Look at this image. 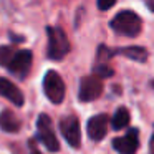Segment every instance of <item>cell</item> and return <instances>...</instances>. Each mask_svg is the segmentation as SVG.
<instances>
[{
  "mask_svg": "<svg viewBox=\"0 0 154 154\" xmlns=\"http://www.w3.org/2000/svg\"><path fill=\"white\" fill-rule=\"evenodd\" d=\"M111 28L124 37L134 38L141 33L143 22L133 10H123L114 15V18L111 20Z\"/></svg>",
  "mask_w": 154,
  "mask_h": 154,
  "instance_id": "6da1fadb",
  "label": "cell"
},
{
  "mask_svg": "<svg viewBox=\"0 0 154 154\" xmlns=\"http://www.w3.org/2000/svg\"><path fill=\"white\" fill-rule=\"evenodd\" d=\"M114 4H116V0H98V8L106 12V10H109Z\"/></svg>",
  "mask_w": 154,
  "mask_h": 154,
  "instance_id": "2e32d148",
  "label": "cell"
},
{
  "mask_svg": "<svg viewBox=\"0 0 154 154\" xmlns=\"http://www.w3.org/2000/svg\"><path fill=\"white\" fill-rule=\"evenodd\" d=\"M32 154H42V152H38L37 149H32Z\"/></svg>",
  "mask_w": 154,
  "mask_h": 154,
  "instance_id": "e0dca14e",
  "label": "cell"
},
{
  "mask_svg": "<svg viewBox=\"0 0 154 154\" xmlns=\"http://www.w3.org/2000/svg\"><path fill=\"white\" fill-rule=\"evenodd\" d=\"M137 146H139V137H137V129L133 128L124 136L116 137L113 141V147L119 154H136Z\"/></svg>",
  "mask_w": 154,
  "mask_h": 154,
  "instance_id": "ba28073f",
  "label": "cell"
},
{
  "mask_svg": "<svg viewBox=\"0 0 154 154\" xmlns=\"http://www.w3.org/2000/svg\"><path fill=\"white\" fill-rule=\"evenodd\" d=\"M32 60H33V55H32L30 50H20V51H15L12 61L8 63V71L12 75L18 78H25L28 75L32 68Z\"/></svg>",
  "mask_w": 154,
  "mask_h": 154,
  "instance_id": "52a82bcc",
  "label": "cell"
},
{
  "mask_svg": "<svg viewBox=\"0 0 154 154\" xmlns=\"http://www.w3.org/2000/svg\"><path fill=\"white\" fill-rule=\"evenodd\" d=\"M14 55H15V51L10 47H0V65L8 66V63L12 61Z\"/></svg>",
  "mask_w": 154,
  "mask_h": 154,
  "instance_id": "5bb4252c",
  "label": "cell"
},
{
  "mask_svg": "<svg viewBox=\"0 0 154 154\" xmlns=\"http://www.w3.org/2000/svg\"><path fill=\"white\" fill-rule=\"evenodd\" d=\"M60 131L63 134V137L66 139V143L71 147L78 149L81 144V131H80V123H78L76 116H66L61 119L60 123Z\"/></svg>",
  "mask_w": 154,
  "mask_h": 154,
  "instance_id": "8992f818",
  "label": "cell"
},
{
  "mask_svg": "<svg viewBox=\"0 0 154 154\" xmlns=\"http://www.w3.org/2000/svg\"><path fill=\"white\" fill-rule=\"evenodd\" d=\"M48 58L50 60H63L65 55L70 51V42L68 37L61 28L58 27H48Z\"/></svg>",
  "mask_w": 154,
  "mask_h": 154,
  "instance_id": "7a4b0ae2",
  "label": "cell"
},
{
  "mask_svg": "<svg viewBox=\"0 0 154 154\" xmlns=\"http://www.w3.org/2000/svg\"><path fill=\"white\" fill-rule=\"evenodd\" d=\"M43 91L51 103L58 104L65 100V83L55 70L47 71L43 78Z\"/></svg>",
  "mask_w": 154,
  "mask_h": 154,
  "instance_id": "3957f363",
  "label": "cell"
},
{
  "mask_svg": "<svg viewBox=\"0 0 154 154\" xmlns=\"http://www.w3.org/2000/svg\"><path fill=\"white\" fill-rule=\"evenodd\" d=\"M37 131H38V139L43 143V146L51 152H57L60 149V143H58L57 136H55L53 129H51V121L47 114H40L37 119Z\"/></svg>",
  "mask_w": 154,
  "mask_h": 154,
  "instance_id": "277c9868",
  "label": "cell"
},
{
  "mask_svg": "<svg viewBox=\"0 0 154 154\" xmlns=\"http://www.w3.org/2000/svg\"><path fill=\"white\" fill-rule=\"evenodd\" d=\"M0 94L7 98L12 104L15 106H22L23 104V93L15 83H12L7 78H0Z\"/></svg>",
  "mask_w": 154,
  "mask_h": 154,
  "instance_id": "30bf717a",
  "label": "cell"
},
{
  "mask_svg": "<svg viewBox=\"0 0 154 154\" xmlns=\"http://www.w3.org/2000/svg\"><path fill=\"white\" fill-rule=\"evenodd\" d=\"M129 119H131V116H129V111H128V108L121 106V108H118V111L114 113L113 119H111V128H113L114 131L124 129V128L129 124Z\"/></svg>",
  "mask_w": 154,
  "mask_h": 154,
  "instance_id": "4fadbf2b",
  "label": "cell"
},
{
  "mask_svg": "<svg viewBox=\"0 0 154 154\" xmlns=\"http://www.w3.org/2000/svg\"><path fill=\"white\" fill-rule=\"evenodd\" d=\"M0 128L5 133H17L20 129V121L12 111L5 109L0 113Z\"/></svg>",
  "mask_w": 154,
  "mask_h": 154,
  "instance_id": "8fae6325",
  "label": "cell"
},
{
  "mask_svg": "<svg viewBox=\"0 0 154 154\" xmlns=\"http://www.w3.org/2000/svg\"><path fill=\"white\" fill-rule=\"evenodd\" d=\"M114 53L118 55H123V57L129 58V60L134 61H139V63H144L147 60V50L143 47H128V48H119L116 50Z\"/></svg>",
  "mask_w": 154,
  "mask_h": 154,
  "instance_id": "7c38bea8",
  "label": "cell"
},
{
  "mask_svg": "<svg viewBox=\"0 0 154 154\" xmlns=\"http://www.w3.org/2000/svg\"><path fill=\"white\" fill-rule=\"evenodd\" d=\"M113 73L114 71L111 70L109 66H106V65H98L96 68H94V76H98V78H109V76H113Z\"/></svg>",
  "mask_w": 154,
  "mask_h": 154,
  "instance_id": "9a60e30c",
  "label": "cell"
},
{
  "mask_svg": "<svg viewBox=\"0 0 154 154\" xmlns=\"http://www.w3.org/2000/svg\"><path fill=\"white\" fill-rule=\"evenodd\" d=\"M151 85H152V88H154V81H152V83H151Z\"/></svg>",
  "mask_w": 154,
  "mask_h": 154,
  "instance_id": "ac0fdd59",
  "label": "cell"
},
{
  "mask_svg": "<svg viewBox=\"0 0 154 154\" xmlns=\"http://www.w3.org/2000/svg\"><path fill=\"white\" fill-rule=\"evenodd\" d=\"M103 93V80L94 75L91 76H85L80 81V91H78V98L83 103L88 101H94L96 98L101 96Z\"/></svg>",
  "mask_w": 154,
  "mask_h": 154,
  "instance_id": "5b68a950",
  "label": "cell"
},
{
  "mask_svg": "<svg viewBox=\"0 0 154 154\" xmlns=\"http://www.w3.org/2000/svg\"><path fill=\"white\" fill-rule=\"evenodd\" d=\"M108 124H109V119L106 114H96V116L90 118L86 124L88 136L93 141H101L108 133Z\"/></svg>",
  "mask_w": 154,
  "mask_h": 154,
  "instance_id": "9c48e42d",
  "label": "cell"
}]
</instances>
